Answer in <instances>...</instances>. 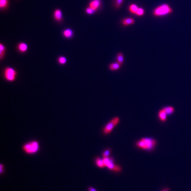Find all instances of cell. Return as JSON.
Returning a JSON list of instances; mask_svg holds the SVG:
<instances>
[{
  "mask_svg": "<svg viewBox=\"0 0 191 191\" xmlns=\"http://www.w3.org/2000/svg\"><path fill=\"white\" fill-rule=\"evenodd\" d=\"M144 14H145V10L142 8L139 7L135 15L138 17H142L143 16Z\"/></svg>",
  "mask_w": 191,
  "mask_h": 191,
  "instance_id": "7402d4cb",
  "label": "cell"
},
{
  "mask_svg": "<svg viewBox=\"0 0 191 191\" xmlns=\"http://www.w3.org/2000/svg\"><path fill=\"white\" fill-rule=\"evenodd\" d=\"M173 11V9L169 5L163 4L155 8L152 13L155 17H162L171 14Z\"/></svg>",
  "mask_w": 191,
  "mask_h": 191,
  "instance_id": "7a4b0ae2",
  "label": "cell"
},
{
  "mask_svg": "<svg viewBox=\"0 0 191 191\" xmlns=\"http://www.w3.org/2000/svg\"><path fill=\"white\" fill-rule=\"evenodd\" d=\"M54 20L57 22H61L63 19V13L61 10L56 9L54 12Z\"/></svg>",
  "mask_w": 191,
  "mask_h": 191,
  "instance_id": "ba28073f",
  "label": "cell"
},
{
  "mask_svg": "<svg viewBox=\"0 0 191 191\" xmlns=\"http://www.w3.org/2000/svg\"><path fill=\"white\" fill-rule=\"evenodd\" d=\"M116 60L117 63H119L121 65H122L124 60V55L122 52H119L118 53L116 56Z\"/></svg>",
  "mask_w": 191,
  "mask_h": 191,
  "instance_id": "9a60e30c",
  "label": "cell"
},
{
  "mask_svg": "<svg viewBox=\"0 0 191 191\" xmlns=\"http://www.w3.org/2000/svg\"><path fill=\"white\" fill-rule=\"evenodd\" d=\"M17 50L21 53H24L27 52L29 47L28 44L24 42H21L17 45Z\"/></svg>",
  "mask_w": 191,
  "mask_h": 191,
  "instance_id": "9c48e42d",
  "label": "cell"
},
{
  "mask_svg": "<svg viewBox=\"0 0 191 191\" xmlns=\"http://www.w3.org/2000/svg\"><path fill=\"white\" fill-rule=\"evenodd\" d=\"M58 62L60 65H64L67 63V58L65 56H59L58 58Z\"/></svg>",
  "mask_w": 191,
  "mask_h": 191,
  "instance_id": "44dd1931",
  "label": "cell"
},
{
  "mask_svg": "<svg viewBox=\"0 0 191 191\" xmlns=\"http://www.w3.org/2000/svg\"><path fill=\"white\" fill-rule=\"evenodd\" d=\"M6 52V47L2 43L0 44V59L2 61L5 56Z\"/></svg>",
  "mask_w": 191,
  "mask_h": 191,
  "instance_id": "5bb4252c",
  "label": "cell"
},
{
  "mask_svg": "<svg viewBox=\"0 0 191 191\" xmlns=\"http://www.w3.org/2000/svg\"><path fill=\"white\" fill-rule=\"evenodd\" d=\"M17 72L14 68L12 67H6L4 69V77L9 82H13L17 77Z\"/></svg>",
  "mask_w": 191,
  "mask_h": 191,
  "instance_id": "3957f363",
  "label": "cell"
},
{
  "mask_svg": "<svg viewBox=\"0 0 191 191\" xmlns=\"http://www.w3.org/2000/svg\"><path fill=\"white\" fill-rule=\"evenodd\" d=\"M96 165L100 168H103L105 167L103 159H101L100 157H97L96 159Z\"/></svg>",
  "mask_w": 191,
  "mask_h": 191,
  "instance_id": "ac0fdd59",
  "label": "cell"
},
{
  "mask_svg": "<svg viewBox=\"0 0 191 191\" xmlns=\"http://www.w3.org/2000/svg\"><path fill=\"white\" fill-rule=\"evenodd\" d=\"M9 0H0V8L1 9H5L9 5Z\"/></svg>",
  "mask_w": 191,
  "mask_h": 191,
  "instance_id": "d6986e66",
  "label": "cell"
},
{
  "mask_svg": "<svg viewBox=\"0 0 191 191\" xmlns=\"http://www.w3.org/2000/svg\"><path fill=\"white\" fill-rule=\"evenodd\" d=\"M88 191H97L96 189L93 187H89L88 188Z\"/></svg>",
  "mask_w": 191,
  "mask_h": 191,
  "instance_id": "484cf974",
  "label": "cell"
},
{
  "mask_svg": "<svg viewBox=\"0 0 191 191\" xmlns=\"http://www.w3.org/2000/svg\"><path fill=\"white\" fill-rule=\"evenodd\" d=\"M4 165L2 164H1L0 165V173L1 174H2L4 172Z\"/></svg>",
  "mask_w": 191,
  "mask_h": 191,
  "instance_id": "d4e9b609",
  "label": "cell"
},
{
  "mask_svg": "<svg viewBox=\"0 0 191 191\" xmlns=\"http://www.w3.org/2000/svg\"><path fill=\"white\" fill-rule=\"evenodd\" d=\"M157 141L153 138H145L137 141L136 144L139 148L142 149L147 151H150L154 149L156 145Z\"/></svg>",
  "mask_w": 191,
  "mask_h": 191,
  "instance_id": "6da1fadb",
  "label": "cell"
},
{
  "mask_svg": "<svg viewBox=\"0 0 191 191\" xmlns=\"http://www.w3.org/2000/svg\"><path fill=\"white\" fill-rule=\"evenodd\" d=\"M101 4V0H92L89 2V6L95 11H96L100 8Z\"/></svg>",
  "mask_w": 191,
  "mask_h": 191,
  "instance_id": "52a82bcc",
  "label": "cell"
},
{
  "mask_svg": "<svg viewBox=\"0 0 191 191\" xmlns=\"http://www.w3.org/2000/svg\"><path fill=\"white\" fill-rule=\"evenodd\" d=\"M63 36L66 39H70L74 35V32L71 29H65L63 32Z\"/></svg>",
  "mask_w": 191,
  "mask_h": 191,
  "instance_id": "8fae6325",
  "label": "cell"
},
{
  "mask_svg": "<svg viewBox=\"0 0 191 191\" xmlns=\"http://www.w3.org/2000/svg\"><path fill=\"white\" fill-rule=\"evenodd\" d=\"M139 7L134 4H131L129 7V11L132 14H135L136 12L139 9Z\"/></svg>",
  "mask_w": 191,
  "mask_h": 191,
  "instance_id": "2e32d148",
  "label": "cell"
},
{
  "mask_svg": "<svg viewBox=\"0 0 191 191\" xmlns=\"http://www.w3.org/2000/svg\"><path fill=\"white\" fill-rule=\"evenodd\" d=\"M122 24L124 26H128L134 24L135 23L134 19L131 17H127L123 19L122 20Z\"/></svg>",
  "mask_w": 191,
  "mask_h": 191,
  "instance_id": "30bf717a",
  "label": "cell"
},
{
  "mask_svg": "<svg viewBox=\"0 0 191 191\" xmlns=\"http://www.w3.org/2000/svg\"><path fill=\"white\" fill-rule=\"evenodd\" d=\"M162 191H169V189H168V188H165V189H164Z\"/></svg>",
  "mask_w": 191,
  "mask_h": 191,
  "instance_id": "4316f807",
  "label": "cell"
},
{
  "mask_svg": "<svg viewBox=\"0 0 191 191\" xmlns=\"http://www.w3.org/2000/svg\"><path fill=\"white\" fill-rule=\"evenodd\" d=\"M158 116L159 117V118L160 119V120L163 122H165L167 120V114L166 113V112L163 110L162 109L158 112Z\"/></svg>",
  "mask_w": 191,
  "mask_h": 191,
  "instance_id": "7c38bea8",
  "label": "cell"
},
{
  "mask_svg": "<svg viewBox=\"0 0 191 191\" xmlns=\"http://www.w3.org/2000/svg\"><path fill=\"white\" fill-rule=\"evenodd\" d=\"M95 12L93 10V9H92L91 8L88 7L86 9V13L88 15H92L94 14Z\"/></svg>",
  "mask_w": 191,
  "mask_h": 191,
  "instance_id": "cb8c5ba5",
  "label": "cell"
},
{
  "mask_svg": "<svg viewBox=\"0 0 191 191\" xmlns=\"http://www.w3.org/2000/svg\"><path fill=\"white\" fill-rule=\"evenodd\" d=\"M121 65L118 63H112L109 65V68L111 71H116L120 68Z\"/></svg>",
  "mask_w": 191,
  "mask_h": 191,
  "instance_id": "4fadbf2b",
  "label": "cell"
},
{
  "mask_svg": "<svg viewBox=\"0 0 191 191\" xmlns=\"http://www.w3.org/2000/svg\"><path fill=\"white\" fill-rule=\"evenodd\" d=\"M163 110L165 111L166 113L167 114V115H169L171 114H173L174 113L175 111V109L172 106H168V107H166L162 109Z\"/></svg>",
  "mask_w": 191,
  "mask_h": 191,
  "instance_id": "e0dca14e",
  "label": "cell"
},
{
  "mask_svg": "<svg viewBox=\"0 0 191 191\" xmlns=\"http://www.w3.org/2000/svg\"><path fill=\"white\" fill-rule=\"evenodd\" d=\"M23 150L28 154H33L36 153L39 150V143L36 141H32L24 145Z\"/></svg>",
  "mask_w": 191,
  "mask_h": 191,
  "instance_id": "5b68a950",
  "label": "cell"
},
{
  "mask_svg": "<svg viewBox=\"0 0 191 191\" xmlns=\"http://www.w3.org/2000/svg\"><path fill=\"white\" fill-rule=\"evenodd\" d=\"M111 153V150L110 149H107L104 151L102 154V156L103 157H109V156L110 155Z\"/></svg>",
  "mask_w": 191,
  "mask_h": 191,
  "instance_id": "603a6c76",
  "label": "cell"
},
{
  "mask_svg": "<svg viewBox=\"0 0 191 191\" xmlns=\"http://www.w3.org/2000/svg\"><path fill=\"white\" fill-rule=\"evenodd\" d=\"M103 161L105 166L110 170L115 172H120L122 171V168L119 165H116L114 163V159L111 157H104Z\"/></svg>",
  "mask_w": 191,
  "mask_h": 191,
  "instance_id": "277c9868",
  "label": "cell"
},
{
  "mask_svg": "<svg viewBox=\"0 0 191 191\" xmlns=\"http://www.w3.org/2000/svg\"><path fill=\"white\" fill-rule=\"evenodd\" d=\"M119 117H115L108 123L103 129V133L105 135H108L111 133L114 128L120 123Z\"/></svg>",
  "mask_w": 191,
  "mask_h": 191,
  "instance_id": "8992f818",
  "label": "cell"
},
{
  "mask_svg": "<svg viewBox=\"0 0 191 191\" xmlns=\"http://www.w3.org/2000/svg\"><path fill=\"white\" fill-rule=\"evenodd\" d=\"M124 0H115L114 2V6L116 9H119L121 8L123 3Z\"/></svg>",
  "mask_w": 191,
  "mask_h": 191,
  "instance_id": "ffe728a7",
  "label": "cell"
}]
</instances>
